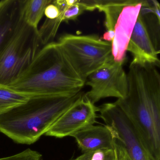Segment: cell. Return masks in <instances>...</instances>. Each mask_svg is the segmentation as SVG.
I'll return each instance as SVG.
<instances>
[{"instance_id": "13", "label": "cell", "mask_w": 160, "mask_h": 160, "mask_svg": "<svg viewBox=\"0 0 160 160\" xmlns=\"http://www.w3.org/2000/svg\"><path fill=\"white\" fill-rule=\"evenodd\" d=\"M132 1V0H79L86 11L98 9L105 14V26L107 31H114L115 24L122 9Z\"/></svg>"}, {"instance_id": "9", "label": "cell", "mask_w": 160, "mask_h": 160, "mask_svg": "<svg viewBox=\"0 0 160 160\" xmlns=\"http://www.w3.org/2000/svg\"><path fill=\"white\" fill-rule=\"evenodd\" d=\"M148 1H133L123 8L114 27V37L111 43L113 59L124 62L129 41L141 7Z\"/></svg>"}, {"instance_id": "16", "label": "cell", "mask_w": 160, "mask_h": 160, "mask_svg": "<svg viewBox=\"0 0 160 160\" xmlns=\"http://www.w3.org/2000/svg\"><path fill=\"white\" fill-rule=\"evenodd\" d=\"M113 148L102 149L83 153L74 160H115Z\"/></svg>"}, {"instance_id": "4", "label": "cell", "mask_w": 160, "mask_h": 160, "mask_svg": "<svg viewBox=\"0 0 160 160\" xmlns=\"http://www.w3.org/2000/svg\"><path fill=\"white\" fill-rule=\"evenodd\" d=\"M42 46L35 30L21 17L13 35L0 53V84L9 86L31 64Z\"/></svg>"}, {"instance_id": "11", "label": "cell", "mask_w": 160, "mask_h": 160, "mask_svg": "<svg viewBox=\"0 0 160 160\" xmlns=\"http://www.w3.org/2000/svg\"><path fill=\"white\" fill-rule=\"evenodd\" d=\"M83 153L102 149L113 148V135L106 125H91L72 136Z\"/></svg>"}, {"instance_id": "1", "label": "cell", "mask_w": 160, "mask_h": 160, "mask_svg": "<svg viewBox=\"0 0 160 160\" xmlns=\"http://www.w3.org/2000/svg\"><path fill=\"white\" fill-rule=\"evenodd\" d=\"M156 66L131 63L128 90L115 103L132 123L153 160H160V75Z\"/></svg>"}, {"instance_id": "17", "label": "cell", "mask_w": 160, "mask_h": 160, "mask_svg": "<svg viewBox=\"0 0 160 160\" xmlns=\"http://www.w3.org/2000/svg\"><path fill=\"white\" fill-rule=\"evenodd\" d=\"M85 11L84 6L79 2V0H74L73 3L69 5L64 11H60L62 15V22H68L75 20Z\"/></svg>"}, {"instance_id": "14", "label": "cell", "mask_w": 160, "mask_h": 160, "mask_svg": "<svg viewBox=\"0 0 160 160\" xmlns=\"http://www.w3.org/2000/svg\"><path fill=\"white\" fill-rule=\"evenodd\" d=\"M52 0H20L21 17L30 27L38 30L46 8Z\"/></svg>"}, {"instance_id": "8", "label": "cell", "mask_w": 160, "mask_h": 160, "mask_svg": "<svg viewBox=\"0 0 160 160\" xmlns=\"http://www.w3.org/2000/svg\"><path fill=\"white\" fill-rule=\"evenodd\" d=\"M85 93L59 118L45 135L58 138L72 137L95 123L99 108L92 103Z\"/></svg>"}, {"instance_id": "5", "label": "cell", "mask_w": 160, "mask_h": 160, "mask_svg": "<svg viewBox=\"0 0 160 160\" xmlns=\"http://www.w3.org/2000/svg\"><path fill=\"white\" fill-rule=\"evenodd\" d=\"M57 42L86 82L90 75L113 59L111 43L96 35L65 34Z\"/></svg>"}, {"instance_id": "7", "label": "cell", "mask_w": 160, "mask_h": 160, "mask_svg": "<svg viewBox=\"0 0 160 160\" xmlns=\"http://www.w3.org/2000/svg\"><path fill=\"white\" fill-rule=\"evenodd\" d=\"M123 64L112 60L89 76L85 85L90 87V90L85 94L92 103L108 97H125L128 79Z\"/></svg>"}, {"instance_id": "19", "label": "cell", "mask_w": 160, "mask_h": 160, "mask_svg": "<svg viewBox=\"0 0 160 160\" xmlns=\"http://www.w3.org/2000/svg\"><path fill=\"white\" fill-rule=\"evenodd\" d=\"M60 11L58 6L53 3V1L52 3L48 4L44 12V15L47 18L49 19H54L58 18L60 15Z\"/></svg>"}, {"instance_id": "15", "label": "cell", "mask_w": 160, "mask_h": 160, "mask_svg": "<svg viewBox=\"0 0 160 160\" xmlns=\"http://www.w3.org/2000/svg\"><path fill=\"white\" fill-rule=\"evenodd\" d=\"M31 97L0 84V116L27 102Z\"/></svg>"}, {"instance_id": "6", "label": "cell", "mask_w": 160, "mask_h": 160, "mask_svg": "<svg viewBox=\"0 0 160 160\" xmlns=\"http://www.w3.org/2000/svg\"><path fill=\"white\" fill-rule=\"evenodd\" d=\"M100 117L121 142L132 160H153L136 130L120 108L114 103L99 107Z\"/></svg>"}, {"instance_id": "2", "label": "cell", "mask_w": 160, "mask_h": 160, "mask_svg": "<svg viewBox=\"0 0 160 160\" xmlns=\"http://www.w3.org/2000/svg\"><path fill=\"white\" fill-rule=\"evenodd\" d=\"M86 83L57 42L42 47L11 88L31 96L75 95Z\"/></svg>"}, {"instance_id": "18", "label": "cell", "mask_w": 160, "mask_h": 160, "mask_svg": "<svg viewBox=\"0 0 160 160\" xmlns=\"http://www.w3.org/2000/svg\"><path fill=\"white\" fill-rule=\"evenodd\" d=\"M113 137V148L115 153V160H132L122 143L116 137Z\"/></svg>"}, {"instance_id": "12", "label": "cell", "mask_w": 160, "mask_h": 160, "mask_svg": "<svg viewBox=\"0 0 160 160\" xmlns=\"http://www.w3.org/2000/svg\"><path fill=\"white\" fill-rule=\"evenodd\" d=\"M20 19V0L0 1V53L13 35Z\"/></svg>"}, {"instance_id": "10", "label": "cell", "mask_w": 160, "mask_h": 160, "mask_svg": "<svg viewBox=\"0 0 160 160\" xmlns=\"http://www.w3.org/2000/svg\"><path fill=\"white\" fill-rule=\"evenodd\" d=\"M127 51L132 55L131 63L160 66L158 58L160 50L155 47L145 18L140 13L129 41Z\"/></svg>"}, {"instance_id": "3", "label": "cell", "mask_w": 160, "mask_h": 160, "mask_svg": "<svg viewBox=\"0 0 160 160\" xmlns=\"http://www.w3.org/2000/svg\"><path fill=\"white\" fill-rule=\"evenodd\" d=\"M84 93L81 91L72 96H32L0 116V132L16 143L33 144Z\"/></svg>"}]
</instances>
